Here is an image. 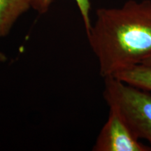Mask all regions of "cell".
Masks as SVG:
<instances>
[{
	"instance_id": "1",
	"label": "cell",
	"mask_w": 151,
	"mask_h": 151,
	"mask_svg": "<svg viewBox=\"0 0 151 151\" xmlns=\"http://www.w3.org/2000/svg\"><path fill=\"white\" fill-rule=\"evenodd\" d=\"M87 34L104 78L141 65L151 56V0H129L101 8Z\"/></svg>"
},
{
	"instance_id": "2",
	"label": "cell",
	"mask_w": 151,
	"mask_h": 151,
	"mask_svg": "<svg viewBox=\"0 0 151 151\" xmlns=\"http://www.w3.org/2000/svg\"><path fill=\"white\" fill-rule=\"evenodd\" d=\"M104 98L116 110L139 139L151 145V94L116 77L104 78Z\"/></svg>"
},
{
	"instance_id": "3",
	"label": "cell",
	"mask_w": 151,
	"mask_h": 151,
	"mask_svg": "<svg viewBox=\"0 0 151 151\" xmlns=\"http://www.w3.org/2000/svg\"><path fill=\"white\" fill-rule=\"evenodd\" d=\"M92 150L151 151V147L141 143L121 115L109 108L108 119L98 135Z\"/></svg>"
},
{
	"instance_id": "4",
	"label": "cell",
	"mask_w": 151,
	"mask_h": 151,
	"mask_svg": "<svg viewBox=\"0 0 151 151\" xmlns=\"http://www.w3.org/2000/svg\"><path fill=\"white\" fill-rule=\"evenodd\" d=\"M30 8L31 0H0V37L8 35L19 17Z\"/></svg>"
},
{
	"instance_id": "5",
	"label": "cell",
	"mask_w": 151,
	"mask_h": 151,
	"mask_svg": "<svg viewBox=\"0 0 151 151\" xmlns=\"http://www.w3.org/2000/svg\"><path fill=\"white\" fill-rule=\"evenodd\" d=\"M113 77L151 92V65H136Z\"/></svg>"
},
{
	"instance_id": "6",
	"label": "cell",
	"mask_w": 151,
	"mask_h": 151,
	"mask_svg": "<svg viewBox=\"0 0 151 151\" xmlns=\"http://www.w3.org/2000/svg\"><path fill=\"white\" fill-rule=\"evenodd\" d=\"M75 1L78 5L83 21L86 32V33H88L92 27L90 18V0H75ZM51 2L52 0H31L32 8L37 11L39 14H43L48 11Z\"/></svg>"
},
{
	"instance_id": "7",
	"label": "cell",
	"mask_w": 151,
	"mask_h": 151,
	"mask_svg": "<svg viewBox=\"0 0 151 151\" xmlns=\"http://www.w3.org/2000/svg\"><path fill=\"white\" fill-rule=\"evenodd\" d=\"M141 65H151V56L147 58L143 61Z\"/></svg>"
},
{
	"instance_id": "8",
	"label": "cell",
	"mask_w": 151,
	"mask_h": 151,
	"mask_svg": "<svg viewBox=\"0 0 151 151\" xmlns=\"http://www.w3.org/2000/svg\"><path fill=\"white\" fill-rule=\"evenodd\" d=\"M6 60V57L2 52L0 51V62H4Z\"/></svg>"
}]
</instances>
